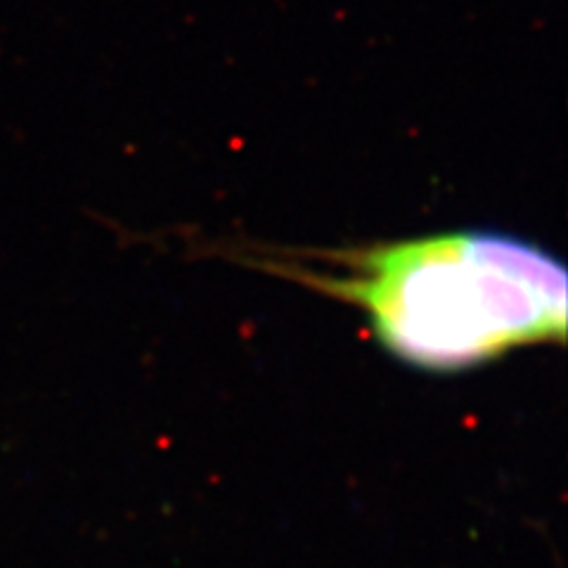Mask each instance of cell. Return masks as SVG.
Instances as JSON below:
<instances>
[{"mask_svg":"<svg viewBox=\"0 0 568 568\" xmlns=\"http://www.w3.org/2000/svg\"><path fill=\"white\" fill-rule=\"evenodd\" d=\"M348 273H301L355 303L393 358L457 372L528 343L566 339V268L500 230H455L346 256Z\"/></svg>","mask_w":568,"mask_h":568,"instance_id":"1","label":"cell"}]
</instances>
